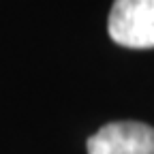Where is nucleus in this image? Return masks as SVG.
Instances as JSON below:
<instances>
[{
  "mask_svg": "<svg viewBox=\"0 0 154 154\" xmlns=\"http://www.w3.org/2000/svg\"><path fill=\"white\" fill-rule=\"evenodd\" d=\"M107 30L122 47H154V0H116L109 11Z\"/></svg>",
  "mask_w": 154,
  "mask_h": 154,
  "instance_id": "obj_1",
  "label": "nucleus"
},
{
  "mask_svg": "<svg viewBox=\"0 0 154 154\" xmlns=\"http://www.w3.org/2000/svg\"><path fill=\"white\" fill-rule=\"evenodd\" d=\"M88 154H154V128L143 122H111L88 139Z\"/></svg>",
  "mask_w": 154,
  "mask_h": 154,
  "instance_id": "obj_2",
  "label": "nucleus"
}]
</instances>
